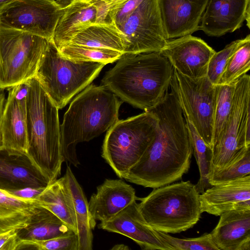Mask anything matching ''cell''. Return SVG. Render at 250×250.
Here are the masks:
<instances>
[{
    "mask_svg": "<svg viewBox=\"0 0 250 250\" xmlns=\"http://www.w3.org/2000/svg\"><path fill=\"white\" fill-rule=\"evenodd\" d=\"M108 21V10L102 0H72L64 7L52 41L58 49L90 26Z\"/></svg>",
    "mask_w": 250,
    "mask_h": 250,
    "instance_id": "14",
    "label": "cell"
},
{
    "mask_svg": "<svg viewBox=\"0 0 250 250\" xmlns=\"http://www.w3.org/2000/svg\"><path fill=\"white\" fill-rule=\"evenodd\" d=\"M150 111L158 119L154 139L124 178L152 188L170 184L188 171L193 149L185 120L172 91Z\"/></svg>",
    "mask_w": 250,
    "mask_h": 250,
    "instance_id": "1",
    "label": "cell"
},
{
    "mask_svg": "<svg viewBox=\"0 0 250 250\" xmlns=\"http://www.w3.org/2000/svg\"><path fill=\"white\" fill-rule=\"evenodd\" d=\"M122 101L103 85L89 84L71 102L60 125L64 162L80 165L76 146L108 130L119 119Z\"/></svg>",
    "mask_w": 250,
    "mask_h": 250,
    "instance_id": "3",
    "label": "cell"
},
{
    "mask_svg": "<svg viewBox=\"0 0 250 250\" xmlns=\"http://www.w3.org/2000/svg\"><path fill=\"white\" fill-rule=\"evenodd\" d=\"M17 229L0 233V250H16L19 241Z\"/></svg>",
    "mask_w": 250,
    "mask_h": 250,
    "instance_id": "37",
    "label": "cell"
},
{
    "mask_svg": "<svg viewBox=\"0 0 250 250\" xmlns=\"http://www.w3.org/2000/svg\"><path fill=\"white\" fill-rule=\"evenodd\" d=\"M143 0H128L108 12V22L119 28L132 14Z\"/></svg>",
    "mask_w": 250,
    "mask_h": 250,
    "instance_id": "36",
    "label": "cell"
},
{
    "mask_svg": "<svg viewBox=\"0 0 250 250\" xmlns=\"http://www.w3.org/2000/svg\"><path fill=\"white\" fill-rule=\"evenodd\" d=\"M77 234V219L72 196L64 177L50 183L34 198Z\"/></svg>",
    "mask_w": 250,
    "mask_h": 250,
    "instance_id": "23",
    "label": "cell"
},
{
    "mask_svg": "<svg viewBox=\"0 0 250 250\" xmlns=\"http://www.w3.org/2000/svg\"><path fill=\"white\" fill-rule=\"evenodd\" d=\"M69 43L115 50L124 53L128 42L123 32L111 22L95 23L74 37Z\"/></svg>",
    "mask_w": 250,
    "mask_h": 250,
    "instance_id": "27",
    "label": "cell"
},
{
    "mask_svg": "<svg viewBox=\"0 0 250 250\" xmlns=\"http://www.w3.org/2000/svg\"><path fill=\"white\" fill-rule=\"evenodd\" d=\"M137 200L130 185L120 179H105L88 202L90 216L95 221H107Z\"/></svg>",
    "mask_w": 250,
    "mask_h": 250,
    "instance_id": "19",
    "label": "cell"
},
{
    "mask_svg": "<svg viewBox=\"0 0 250 250\" xmlns=\"http://www.w3.org/2000/svg\"><path fill=\"white\" fill-rule=\"evenodd\" d=\"M119 29L128 42L124 53L160 52L167 41L157 0H143Z\"/></svg>",
    "mask_w": 250,
    "mask_h": 250,
    "instance_id": "12",
    "label": "cell"
},
{
    "mask_svg": "<svg viewBox=\"0 0 250 250\" xmlns=\"http://www.w3.org/2000/svg\"><path fill=\"white\" fill-rule=\"evenodd\" d=\"M48 179L25 154L0 150V189L5 191L26 188H45Z\"/></svg>",
    "mask_w": 250,
    "mask_h": 250,
    "instance_id": "17",
    "label": "cell"
},
{
    "mask_svg": "<svg viewBox=\"0 0 250 250\" xmlns=\"http://www.w3.org/2000/svg\"><path fill=\"white\" fill-rule=\"evenodd\" d=\"M199 198L202 212L216 216L232 209L250 207V175L212 186Z\"/></svg>",
    "mask_w": 250,
    "mask_h": 250,
    "instance_id": "20",
    "label": "cell"
},
{
    "mask_svg": "<svg viewBox=\"0 0 250 250\" xmlns=\"http://www.w3.org/2000/svg\"><path fill=\"white\" fill-rule=\"evenodd\" d=\"M98 228L117 233L133 240L143 250H173L145 221L136 201H134L109 220L101 222Z\"/></svg>",
    "mask_w": 250,
    "mask_h": 250,
    "instance_id": "15",
    "label": "cell"
},
{
    "mask_svg": "<svg viewBox=\"0 0 250 250\" xmlns=\"http://www.w3.org/2000/svg\"><path fill=\"white\" fill-rule=\"evenodd\" d=\"M44 189V188L34 189L26 188L19 190H9L6 192L9 194L17 197L34 199L40 194Z\"/></svg>",
    "mask_w": 250,
    "mask_h": 250,
    "instance_id": "39",
    "label": "cell"
},
{
    "mask_svg": "<svg viewBox=\"0 0 250 250\" xmlns=\"http://www.w3.org/2000/svg\"><path fill=\"white\" fill-rule=\"evenodd\" d=\"M61 54L68 59L83 62H95L105 64L117 61L123 53L108 48H98L68 43L59 48Z\"/></svg>",
    "mask_w": 250,
    "mask_h": 250,
    "instance_id": "29",
    "label": "cell"
},
{
    "mask_svg": "<svg viewBox=\"0 0 250 250\" xmlns=\"http://www.w3.org/2000/svg\"><path fill=\"white\" fill-rule=\"evenodd\" d=\"M235 81L228 84L216 85L212 147L218 142L228 123L231 108Z\"/></svg>",
    "mask_w": 250,
    "mask_h": 250,
    "instance_id": "30",
    "label": "cell"
},
{
    "mask_svg": "<svg viewBox=\"0 0 250 250\" xmlns=\"http://www.w3.org/2000/svg\"><path fill=\"white\" fill-rule=\"evenodd\" d=\"M19 240H45L76 233L58 217L39 206L29 223L17 230Z\"/></svg>",
    "mask_w": 250,
    "mask_h": 250,
    "instance_id": "24",
    "label": "cell"
},
{
    "mask_svg": "<svg viewBox=\"0 0 250 250\" xmlns=\"http://www.w3.org/2000/svg\"><path fill=\"white\" fill-rule=\"evenodd\" d=\"M208 0H157L167 40L191 35L199 30Z\"/></svg>",
    "mask_w": 250,
    "mask_h": 250,
    "instance_id": "16",
    "label": "cell"
},
{
    "mask_svg": "<svg viewBox=\"0 0 250 250\" xmlns=\"http://www.w3.org/2000/svg\"><path fill=\"white\" fill-rule=\"evenodd\" d=\"M250 41V35L236 40L227 45L222 50L215 52L209 60L206 76L213 84L217 85L225 66L232 54L241 46Z\"/></svg>",
    "mask_w": 250,
    "mask_h": 250,
    "instance_id": "33",
    "label": "cell"
},
{
    "mask_svg": "<svg viewBox=\"0 0 250 250\" xmlns=\"http://www.w3.org/2000/svg\"><path fill=\"white\" fill-rule=\"evenodd\" d=\"M39 206L35 199L15 197L0 189V233L26 227Z\"/></svg>",
    "mask_w": 250,
    "mask_h": 250,
    "instance_id": "25",
    "label": "cell"
},
{
    "mask_svg": "<svg viewBox=\"0 0 250 250\" xmlns=\"http://www.w3.org/2000/svg\"><path fill=\"white\" fill-rule=\"evenodd\" d=\"M11 88L16 100L20 104L26 105L30 89L29 80Z\"/></svg>",
    "mask_w": 250,
    "mask_h": 250,
    "instance_id": "38",
    "label": "cell"
},
{
    "mask_svg": "<svg viewBox=\"0 0 250 250\" xmlns=\"http://www.w3.org/2000/svg\"><path fill=\"white\" fill-rule=\"evenodd\" d=\"M26 101L27 155L48 179L61 173L62 156L58 109L34 77Z\"/></svg>",
    "mask_w": 250,
    "mask_h": 250,
    "instance_id": "4",
    "label": "cell"
},
{
    "mask_svg": "<svg viewBox=\"0 0 250 250\" xmlns=\"http://www.w3.org/2000/svg\"><path fill=\"white\" fill-rule=\"evenodd\" d=\"M158 119L152 111L118 120L107 131L102 156L120 178H125L155 138Z\"/></svg>",
    "mask_w": 250,
    "mask_h": 250,
    "instance_id": "7",
    "label": "cell"
},
{
    "mask_svg": "<svg viewBox=\"0 0 250 250\" xmlns=\"http://www.w3.org/2000/svg\"><path fill=\"white\" fill-rule=\"evenodd\" d=\"M8 90L0 126L3 147L10 153L27 154L26 104L16 100L12 88Z\"/></svg>",
    "mask_w": 250,
    "mask_h": 250,
    "instance_id": "22",
    "label": "cell"
},
{
    "mask_svg": "<svg viewBox=\"0 0 250 250\" xmlns=\"http://www.w3.org/2000/svg\"><path fill=\"white\" fill-rule=\"evenodd\" d=\"M169 87L185 118L191 123L205 143L211 148L216 85L212 84L207 76L192 79L173 68Z\"/></svg>",
    "mask_w": 250,
    "mask_h": 250,
    "instance_id": "10",
    "label": "cell"
},
{
    "mask_svg": "<svg viewBox=\"0 0 250 250\" xmlns=\"http://www.w3.org/2000/svg\"><path fill=\"white\" fill-rule=\"evenodd\" d=\"M63 8L57 0H14L0 8V26L52 40Z\"/></svg>",
    "mask_w": 250,
    "mask_h": 250,
    "instance_id": "11",
    "label": "cell"
},
{
    "mask_svg": "<svg viewBox=\"0 0 250 250\" xmlns=\"http://www.w3.org/2000/svg\"><path fill=\"white\" fill-rule=\"evenodd\" d=\"M47 39L0 26V89H9L35 77Z\"/></svg>",
    "mask_w": 250,
    "mask_h": 250,
    "instance_id": "8",
    "label": "cell"
},
{
    "mask_svg": "<svg viewBox=\"0 0 250 250\" xmlns=\"http://www.w3.org/2000/svg\"><path fill=\"white\" fill-rule=\"evenodd\" d=\"M215 52L204 40L191 35L167 40L160 51L174 68L192 79L206 76L208 62Z\"/></svg>",
    "mask_w": 250,
    "mask_h": 250,
    "instance_id": "13",
    "label": "cell"
},
{
    "mask_svg": "<svg viewBox=\"0 0 250 250\" xmlns=\"http://www.w3.org/2000/svg\"><path fill=\"white\" fill-rule=\"evenodd\" d=\"M195 185L189 181L167 185L138 198L139 209L154 229L166 233H178L192 228L202 213Z\"/></svg>",
    "mask_w": 250,
    "mask_h": 250,
    "instance_id": "5",
    "label": "cell"
},
{
    "mask_svg": "<svg viewBox=\"0 0 250 250\" xmlns=\"http://www.w3.org/2000/svg\"><path fill=\"white\" fill-rule=\"evenodd\" d=\"M248 175H250V148L241 157L226 167L210 172L208 181L210 186H213Z\"/></svg>",
    "mask_w": 250,
    "mask_h": 250,
    "instance_id": "32",
    "label": "cell"
},
{
    "mask_svg": "<svg viewBox=\"0 0 250 250\" xmlns=\"http://www.w3.org/2000/svg\"><path fill=\"white\" fill-rule=\"evenodd\" d=\"M5 102L6 101L5 99L4 94L3 92L0 91V150L4 148L1 134L0 126L1 119Z\"/></svg>",
    "mask_w": 250,
    "mask_h": 250,
    "instance_id": "40",
    "label": "cell"
},
{
    "mask_svg": "<svg viewBox=\"0 0 250 250\" xmlns=\"http://www.w3.org/2000/svg\"><path fill=\"white\" fill-rule=\"evenodd\" d=\"M250 69V41L239 48L230 57L217 84L234 82Z\"/></svg>",
    "mask_w": 250,
    "mask_h": 250,
    "instance_id": "31",
    "label": "cell"
},
{
    "mask_svg": "<svg viewBox=\"0 0 250 250\" xmlns=\"http://www.w3.org/2000/svg\"><path fill=\"white\" fill-rule=\"evenodd\" d=\"M210 232L219 250H250V207L223 212Z\"/></svg>",
    "mask_w": 250,
    "mask_h": 250,
    "instance_id": "21",
    "label": "cell"
},
{
    "mask_svg": "<svg viewBox=\"0 0 250 250\" xmlns=\"http://www.w3.org/2000/svg\"><path fill=\"white\" fill-rule=\"evenodd\" d=\"M157 232L171 246L173 250H219L210 233H205L196 238H178L168 233Z\"/></svg>",
    "mask_w": 250,
    "mask_h": 250,
    "instance_id": "35",
    "label": "cell"
},
{
    "mask_svg": "<svg viewBox=\"0 0 250 250\" xmlns=\"http://www.w3.org/2000/svg\"><path fill=\"white\" fill-rule=\"evenodd\" d=\"M107 7L108 12L118 7L128 0H101Z\"/></svg>",
    "mask_w": 250,
    "mask_h": 250,
    "instance_id": "41",
    "label": "cell"
},
{
    "mask_svg": "<svg viewBox=\"0 0 250 250\" xmlns=\"http://www.w3.org/2000/svg\"><path fill=\"white\" fill-rule=\"evenodd\" d=\"M14 0H0V8Z\"/></svg>",
    "mask_w": 250,
    "mask_h": 250,
    "instance_id": "43",
    "label": "cell"
},
{
    "mask_svg": "<svg viewBox=\"0 0 250 250\" xmlns=\"http://www.w3.org/2000/svg\"><path fill=\"white\" fill-rule=\"evenodd\" d=\"M106 64L71 60L48 41L35 78L58 109L64 107L98 76Z\"/></svg>",
    "mask_w": 250,
    "mask_h": 250,
    "instance_id": "6",
    "label": "cell"
},
{
    "mask_svg": "<svg viewBox=\"0 0 250 250\" xmlns=\"http://www.w3.org/2000/svg\"><path fill=\"white\" fill-rule=\"evenodd\" d=\"M185 120L200 173V178L195 187L197 191L201 194L211 187L208 181V176L211 159V148L205 143L191 123L187 118Z\"/></svg>",
    "mask_w": 250,
    "mask_h": 250,
    "instance_id": "28",
    "label": "cell"
},
{
    "mask_svg": "<svg viewBox=\"0 0 250 250\" xmlns=\"http://www.w3.org/2000/svg\"></svg>",
    "mask_w": 250,
    "mask_h": 250,
    "instance_id": "44",
    "label": "cell"
},
{
    "mask_svg": "<svg viewBox=\"0 0 250 250\" xmlns=\"http://www.w3.org/2000/svg\"><path fill=\"white\" fill-rule=\"evenodd\" d=\"M17 250H79L78 236L75 233L45 240H20Z\"/></svg>",
    "mask_w": 250,
    "mask_h": 250,
    "instance_id": "34",
    "label": "cell"
},
{
    "mask_svg": "<svg viewBox=\"0 0 250 250\" xmlns=\"http://www.w3.org/2000/svg\"><path fill=\"white\" fill-rule=\"evenodd\" d=\"M112 250H128L129 248L127 246H125L123 244H118L114 246L112 249Z\"/></svg>",
    "mask_w": 250,
    "mask_h": 250,
    "instance_id": "42",
    "label": "cell"
},
{
    "mask_svg": "<svg viewBox=\"0 0 250 250\" xmlns=\"http://www.w3.org/2000/svg\"><path fill=\"white\" fill-rule=\"evenodd\" d=\"M102 79V85L122 101L145 111L168 91L173 67L160 52L123 53Z\"/></svg>",
    "mask_w": 250,
    "mask_h": 250,
    "instance_id": "2",
    "label": "cell"
},
{
    "mask_svg": "<svg viewBox=\"0 0 250 250\" xmlns=\"http://www.w3.org/2000/svg\"><path fill=\"white\" fill-rule=\"evenodd\" d=\"M63 176L73 200L77 219L79 250H91L93 246L92 230L96 226V221L90 216L86 198L69 166L67 167Z\"/></svg>",
    "mask_w": 250,
    "mask_h": 250,
    "instance_id": "26",
    "label": "cell"
},
{
    "mask_svg": "<svg viewBox=\"0 0 250 250\" xmlns=\"http://www.w3.org/2000/svg\"><path fill=\"white\" fill-rule=\"evenodd\" d=\"M250 11V0H208L199 30L219 37L240 28Z\"/></svg>",
    "mask_w": 250,
    "mask_h": 250,
    "instance_id": "18",
    "label": "cell"
},
{
    "mask_svg": "<svg viewBox=\"0 0 250 250\" xmlns=\"http://www.w3.org/2000/svg\"><path fill=\"white\" fill-rule=\"evenodd\" d=\"M250 148V76L235 83L230 116L218 142L211 148L210 172L226 167Z\"/></svg>",
    "mask_w": 250,
    "mask_h": 250,
    "instance_id": "9",
    "label": "cell"
}]
</instances>
